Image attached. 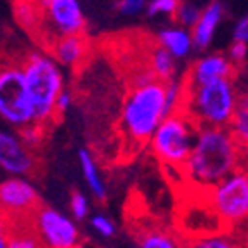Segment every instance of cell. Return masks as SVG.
<instances>
[{"instance_id":"6da1fadb","label":"cell","mask_w":248,"mask_h":248,"mask_svg":"<svg viewBox=\"0 0 248 248\" xmlns=\"http://www.w3.org/2000/svg\"><path fill=\"white\" fill-rule=\"evenodd\" d=\"M245 148L236 142L226 127H198L181 174L196 191L207 193L210 187L241 169Z\"/></svg>"},{"instance_id":"7a4b0ae2","label":"cell","mask_w":248,"mask_h":248,"mask_svg":"<svg viewBox=\"0 0 248 248\" xmlns=\"http://www.w3.org/2000/svg\"><path fill=\"white\" fill-rule=\"evenodd\" d=\"M19 62L33 109V122L47 128V125L58 120L56 99L64 89L62 70L46 50H31Z\"/></svg>"},{"instance_id":"3957f363","label":"cell","mask_w":248,"mask_h":248,"mask_svg":"<svg viewBox=\"0 0 248 248\" xmlns=\"http://www.w3.org/2000/svg\"><path fill=\"white\" fill-rule=\"evenodd\" d=\"M163 118H167L165 83L153 80L141 87H130L120 113V128L128 144L136 148L148 144Z\"/></svg>"},{"instance_id":"277c9868","label":"cell","mask_w":248,"mask_h":248,"mask_svg":"<svg viewBox=\"0 0 248 248\" xmlns=\"http://www.w3.org/2000/svg\"><path fill=\"white\" fill-rule=\"evenodd\" d=\"M240 99L236 77L203 85L184 83L181 111L198 127H228Z\"/></svg>"},{"instance_id":"5b68a950","label":"cell","mask_w":248,"mask_h":248,"mask_svg":"<svg viewBox=\"0 0 248 248\" xmlns=\"http://www.w3.org/2000/svg\"><path fill=\"white\" fill-rule=\"evenodd\" d=\"M33 37L49 49L54 42L70 35H83L87 21L78 0H33Z\"/></svg>"},{"instance_id":"8992f818","label":"cell","mask_w":248,"mask_h":248,"mask_svg":"<svg viewBox=\"0 0 248 248\" xmlns=\"http://www.w3.org/2000/svg\"><path fill=\"white\" fill-rule=\"evenodd\" d=\"M196 132L198 125L186 113L177 111L163 118L153 136L149 137L148 144L161 165L177 169L181 172L195 144Z\"/></svg>"},{"instance_id":"52a82bcc","label":"cell","mask_w":248,"mask_h":248,"mask_svg":"<svg viewBox=\"0 0 248 248\" xmlns=\"http://www.w3.org/2000/svg\"><path fill=\"white\" fill-rule=\"evenodd\" d=\"M207 203L222 224V228L234 229L247 220L248 215V175L245 169L215 184L205 193Z\"/></svg>"},{"instance_id":"ba28073f","label":"cell","mask_w":248,"mask_h":248,"mask_svg":"<svg viewBox=\"0 0 248 248\" xmlns=\"http://www.w3.org/2000/svg\"><path fill=\"white\" fill-rule=\"evenodd\" d=\"M0 118L14 128L33 124V109L17 59L0 61Z\"/></svg>"},{"instance_id":"9c48e42d","label":"cell","mask_w":248,"mask_h":248,"mask_svg":"<svg viewBox=\"0 0 248 248\" xmlns=\"http://www.w3.org/2000/svg\"><path fill=\"white\" fill-rule=\"evenodd\" d=\"M40 207L37 187L23 177H11L0 182V219L5 224L31 220Z\"/></svg>"},{"instance_id":"30bf717a","label":"cell","mask_w":248,"mask_h":248,"mask_svg":"<svg viewBox=\"0 0 248 248\" xmlns=\"http://www.w3.org/2000/svg\"><path fill=\"white\" fill-rule=\"evenodd\" d=\"M31 226L46 248H80V232L62 212L40 205L31 217Z\"/></svg>"},{"instance_id":"8fae6325","label":"cell","mask_w":248,"mask_h":248,"mask_svg":"<svg viewBox=\"0 0 248 248\" xmlns=\"http://www.w3.org/2000/svg\"><path fill=\"white\" fill-rule=\"evenodd\" d=\"M37 165L35 151L26 148L16 132L0 130V169L13 177H26L33 174Z\"/></svg>"},{"instance_id":"7c38bea8","label":"cell","mask_w":248,"mask_h":248,"mask_svg":"<svg viewBox=\"0 0 248 248\" xmlns=\"http://www.w3.org/2000/svg\"><path fill=\"white\" fill-rule=\"evenodd\" d=\"M236 68L228 61L224 54H207L196 59L187 71L184 83L187 85H203V83L219 82V80L234 78Z\"/></svg>"},{"instance_id":"4fadbf2b","label":"cell","mask_w":248,"mask_h":248,"mask_svg":"<svg viewBox=\"0 0 248 248\" xmlns=\"http://www.w3.org/2000/svg\"><path fill=\"white\" fill-rule=\"evenodd\" d=\"M224 13H226V9H224L222 0H212L207 7L202 9L196 25L189 30L195 49L205 50L212 46L215 33L224 19Z\"/></svg>"},{"instance_id":"5bb4252c","label":"cell","mask_w":248,"mask_h":248,"mask_svg":"<svg viewBox=\"0 0 248 248\" xmlns=\"http://www.w3.org/2000/svg\"><path fill=\"white\" fill-rule=\"evenodd\" d=\"M59 66L77 68L80 66L89 54V42L83 35H70L56 40L47 49Z\"/></svg>"},{"instance_id":"9a60e30c","label":"cell","mask_w":248,"mask_h":248,"mask_svg":"<svg viewBox=\"0 0 248 248\" xmlns=\"http://www.w3.org/2000/svg\"><path fill=\"white\" fill-rule=\"evenodd\" d=\"M156 44L163 47L175 61L187 58L191 54V50L195 49V47H193L191 31L186 28H181V26H169V28H163L160 33H158Z\"/></svg>"},{"instance_id":"2e32d148","label":"cell","mask_w":248,"mask_h":248,"mask_svg":"<svg viewBox=\"0 0 248 248\" xmlns=\"http://www.w3.org/2000/svg\"><path fill=\"white\" fill-rule=\"evenodd\" d=\"M148 70L153 73V77L158 82H170V80H175V75H177V61H175L169 52L161 46L155 44L151 46L148 52Z\"/></svg>"},{"instance_id":"e0dca14e","label":"cell","mask_w":248,"mask_h":248,"mask_svg":"<svg viewBox=\"0 0 248 248\" xmlns=\"http://www.w3.org/2000/svg\"><path fill=\"white\" fill-rule=\"evenodd\" d=\"M5 241L7 248H46L35 232L31 220L5 224Z\"/></svg>"},{"instance_id":"ac0fdd59","label":"cell","mask_w":248,"mask_h":248,"mask_svg":"<svg viewBox=\"0 0 248 248\" xmlns=\"http://www.w3.org/2000/svg\"><path fill=\"white\" fill-rule=\"evenodd\" d=\"M78 161H80L83 179L87 181V186L91 187L92 195L97 200H104L106 198V186H104V181L101 177L99 169H97V163H95L92 153L89 149H80Z\"/></svg>"},{"instance_id":"d6986e66","label":"cell","mask_w":248,"mask_h":248,"mask_svg":"<svg viewBox=\"0 0 248 248\" xmlns=\"http://www.w3.org/2000/svg\"><path fill=\"white\" fill-rule=\"evenodd\" d=\"M226 128L231 132V136L236 139V142L247 149V142H248V99H247V95H241L240 103L236 106L231 120H229V125Z\"/></svg>"},{"instance_id":"ffe728a7","label":"cell","mask_w":248,"mask_h":248,"mask_svg":"<svg viewBox=\"0 0 248 248\" xmlns=\"http://www.w3.org/2000/svg\"><path fill=\"white\" fill-rule=\"evenodd\" d=\"M139 248H182L181 243L175 240L174 234H170L167 229L158 226L142 229L139 234Z\"/></svg>"},{"instance_id":"44dd1931","label":"cell","mask_w":248,"mask_h":248,"mask_svg":"<svg viewBox=\"0 0 248 248\" xmlns=\"http://www.w3.org/2000/svg\"><path fill=\"white\" fill-rule=\"evenodd\" d=\"M187 248H243V245L231 232H215L200 236L195 241H191Z\"/></svg>"},{"instance_id":"7402d4cb","label":"cell","mask_w":248,"mask_h":248,"mask_svg":"<svg viewBox=\"0 0 248 248\" xmlns=\"http://www.w3.org/2000/svg\"><path fill=\"white\" fill-rule=\"evenodd\" d=\"M184 99V80H170L165 82V113L167 116L181 111Z\"/></svg>"},{"instance_id":"603a6c76","label":"cell","mask_w":248,"mask_h":248,"mask_svg":"<svg viewBox=\"0 0 248 248\" xmlns=\"http://www.w3.org/2000/svg\"><path fill=\"white\" fill-rule=\"evenodd\" d=\"M17 137L21 139V142L26 146L28 149H31V151H35V149H38L42 144H44V141H46V127H42V125L38 124H28L25 125V127L17 128Z\"/></svg>"},{"instance_id":"cb8c5ba5","label":"cell","mask_w":248,"mask_h":248,"mask_svg":"<svg viewBox=\"0 0 248 248\" xmlns=\"http://www.w3.org/2000/svg\"><path fill=\"white\" fill-rule=\"evenodd\" d=\"M200 13H202V9H200L198 5L191 4V2H181L177 11H175L174 17L181 28L191 30L196 25V21H198V17H200Z\"/></svg>"},{"instance_id":"d4e9b609","label":"cell","mask_w":248,"mask_h":248,"mask_svg":"<svg viewBox=\"0 0 248 248\" xmlns=\"http://www.w3.org/2000/svg\"><path fill=\"white\" fill-rule=\"evenodd\" d=\"M181 0H148L146 13L148 16H174Z\"/></svg>"},{"instance_id":"484cf974","label":"cell","mask_w":248,"mask_h":248,"mask_svg":"<svg viewBox=\"0 0 248 248\" xmlns=\"http://www.w3.org/2000/svg\"><path fill=\"white\" fill-rule=\"evenodd\" d=\"M228 61L231 62L232 66L238 70L240 66H243L247 62L248 58V44H241V42H232L228 49V54H226Z\"/></svg>"},{"instance_id":"4316f807","label":"cell","mask_w":248,"mask_h":248,"mask_svg":"<svg viewBox=\"0 0 248 248\" xmlns=\"http://www.w3.org/2000/svg\"><path fill=\"white\" fill-rule=\"evenodd\" d=\"M70 208H71V214H73L75 219H85L89 214V200L85 195H82L80 191H73L71 193V198H70Z\"/></svg>"},{"instance_id":"83f0119b","label":"cell","mask_w":248,"mask_h":248,"mask_svg":"<svg viewBox=\"0 0 248 248\" xmlns=\"http://www.w3.org/2000/svg\"><path fill=\"white\" fill-rule=\"evenodd\" d=\"M148 0H116V11L124 16H137L146 9Z\"/></svg>"},{"instance_id":"f1b7e54d","label":"cell","mask_w":248,"mask_h":248,"mask_svg":"<svg viewBox=\"0 0 248 248\" xmlns=\"http://www.w3.org/2000/svg\"><path fill=\"white\" fill-rule=\"evenodd\" d=\"M92 228L95 229V231L99 232V234L106 236V238H109V236L115 234V226H113V222L108 217H104V215H94L91 220Z\"/></svg>"},{"instance_id":"f546056e","label":"cell","mask_w":248,"mask_h":248,"mask_svg":"<svg viewBox=\"0 0 248 248\" xmlns=\"http://www.w3.org/2000/svg\"><path fill=\"white\" fill-rule=\"evenodd\" d=\"M232 42L248 44V16L247 14L236 21L234 28H232Z\"/></svg>"},{"instance_id":"4dcf8cb0","label":"cell","mask_w":248,"mask_h":248,"mask_svg":"<svg viewBox=\"0 0 248 248\" xmlns=\"http://www.w3.org/2000/svg\"><path fill=\"white\" fill-rule=\"evenodd\" d=\"M71 104H73V94L68 89H62V92L56 99V115H58V118L59 115H62V113H66L70 109Z\"/></svg>"},{"instance_id":"1f68e13d","label":"cell","mask_w":248,"mask_h":248,"mask_svg":"<svg viewBox=\"0 0 248 248\" xmlns=\"http://www.w3.org/2000/svg\"><path fill=\"white\" fill-rule=\"evenodd\" d=\"M0 248H7V241H5V226L2 219H0Z\"/></svg>"}]
</instances>
